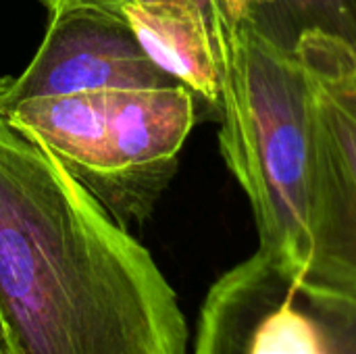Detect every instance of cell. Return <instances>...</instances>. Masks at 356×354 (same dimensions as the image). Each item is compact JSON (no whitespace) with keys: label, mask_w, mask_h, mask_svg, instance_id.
<instances>
[{"label":"cell","mask_w":356,"mask_h":354,"mask_svg":"<svg viewBox=\"0 0 356 354\" xmlns=\"http://www.w3.org/2000/svg\"><path fill=\"white\" fill-rule=\"evenodd\" d=\"M0 354H6V348H4V340H2V332H0Z\"/></svg>","instance_id":"10"},{"label":"cell","mask_w":356,"mask_h":354,"mask_svg":"<svg viewBox=\"0 0 356 354\" xmlns=\"http://www.w3.org/2000/svg\"><path fill=\"white\" fill-rule=\"evenodd\" d=\"M192 354H356V296L254 252L207 292Z\"/></svg>","instance_id":"5"},{"label":"cell","mask_w":356,"mask_h":354,"mask_svg":"<svg viewBox=\"0 0 356 354\" xmlns=\"http://www.w3.org/2000/svg\"><path fill=\"white\" fill-rule=\"evenodd\" d=\"M121 17L150 58L192 90L198 102L219 106L225 50L204 17L177 2L129 4Z\"/></svg>","instance_id":"7"},{"label":"cell","mask_w":356,"mask_h":354,"mask_svg":"<svg viewBox=\"0 0 356 354\" xmlns=\"http://www.w3.org/2000/svg\"><path fill=\"white\" fill-rule=\"evenodd\" d=\"M44 4V8L48 10V15H56L60 10L67 8H100L113 15L121 17V10L129 4H144V2H177V4H186L194 10H198L204 21L209 23V27L213 29L215 38L219 40V44L225 50H229V40L232 33L238 25V21L242 19L240 6L236 0H40Z\"/></svg>","instance_id":"9"},{"label":"cell","mask_w":356,"mask_h":354,"mask_svg":"<svg viewBox=\"0 0 356 354\" xmlns=\"http://www.w3.org/2000/svg\"><path fill=\"white\" fill-rule=\"evenodd\" d=\"M217 113L221 156L254 215L257 252L300 277L309 257L311 102L296 50L242 17Z\"/></svg>","instance_id":"2"},{"label":"cell","mask_w":356,"mask_h":354,"mask_svg":"<svg viewBox=\"0 0 356 354\" xmlns=\"http://www.w3.org/2000/svg\"><path fill=\"white\" fill-rule=\"evenodd\" d=\"M196 106L190 88L167 81L77 88L4 111L129 230L148 221L171 182Z\"/></svg>","instance_id":"3"},{"label":"cell","mask_w":356,"mask_h":354,"mask_svg":"<svg viewBox=\"0 0 356 354\" xmlns=\"http://www.w3.org/2000/svg\"><path fill=\"white\" fill-rule=\"evenodd\" d=\"M177 81L161 69L119 15L100 8H67L48 15L44 38L17 77H0L2 106L77 88Z\"/></svg>","instance_id":"6"},{"label":"cell","mask_w":356,"mask_h":354,"mask_svg":"<svg viewBox=\"0 0 356 354\" xmlns=\"http://www.w3.org/2000/svg\"><path fill=\"white\" fill-rule=\"evenodd\" d=\"M242 17L271 38L294 46L298 33L313 25L356 29V0H236Z\"/></svg>","instance_id":"8"},{"label":"cell","mask_w":356,"mask_h":354,"mask_svg":"<svg viewBox=\"0 0 356 354\" xmlns=\"http://www.w3.org/2000/svg\"><path fill=\"white\" fill-rule=\"evenodd\" d=\"M0 332L6 354H188L152 255L0 98Z\"/></svg>","instance_id":"1"},{"label":"cell","mask_w":356,"mask_h":354,"mask_svg":"<svg viewBox=\"0 0 356 354\" xmlns=\"http://www.w3.org/2000/svg\"><path fill=\"white\" fill-rule=\"evenodd\" d=\"M309 79V257L302 280L356 296V29L307 27L294 46Z\"/></svg>","instance_id":"4"}]
</instances>
